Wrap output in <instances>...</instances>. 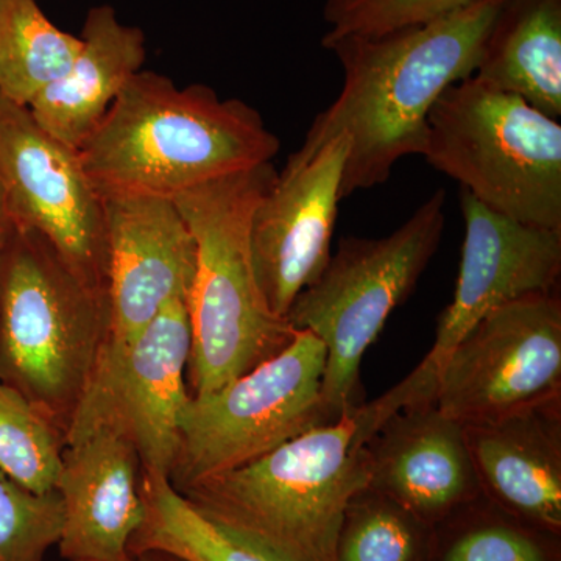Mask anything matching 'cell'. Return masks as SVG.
<instances>
[{
    "label": "cell",
    "instance_id": "15",
    "mask_svg": "<svg viewBox=\"0 0 561 561\" xmlns=\"http://www.w3.org/2000/svg\"><path fill=\"white\" fill-rule=\"evenodd\" d=\"M140 470L135 445L117 427L105 421L70 426L57 482L65 513L62 559H130L128 545L146 518Z\"/></svg>",
    "mask_w": 561,
    "mask_h": 561
},
{
    "label": "cell",
    "instance_id": "19",
    "mask_svg": "<svg viewBox=\"0 0 561 561\" xmlns=\"http://www.w3.org/2000/svg\"><path fill=\"white\" fill-rule=\"evenodd\" d=\"M474 76L561 116V0H505Z\"/></svg>",
    "mask_w": 561,
    "mask_h": 561
},
{
    "label": "cell",
    "instance_id": "1",
    "mask_svg": "<svg viewBox=\"0 0 561 561\" xmlns=\"http://www.w3.org/2000/svg\"><path fill=\"white\" fill-rule=\"evenodd\" d=\"M504 2L478 0L442 20L386 35L321 41L341 62L342 91L317 114L287 168L348 136L341 201L387 183L402 158L423 151L427 116L443 92L474 76Z\"/></svg>",
    "mask_w": 561,
    "mask_h": 561
},
{
    "label": "cell",
    "instance_id": "20",
    "mask_svg": "<svg viewBox=\"0 0 561 561\" xmlns=\"http://www.w3.org/2000/svg\"><path fill=\"white\" fill-rule=\"evenodd\" d=\"M140 494L146 518L128 545L130 556L158 551L184 561H284L260 542L206 518L165 476L140 470Z\"/></svg>",
    "mask_w": 561,
    "mask_h": 561
},
{
    "label": "cell",
    "instance_id": "14",
    "mask_svg": "<svg viewBox=\"0 0 561 561\" xmlns=\"http://www.w3.org/2000/svg\"><path fill=\"white\" fill-rule=\"evenodd\" d=\"M350 146L348 136H339L305 164L284 165L251 216L254 271L272 311L284 319L330 261Z\"/></svg>",
    "mask_w": 561,
    "mask_h": 561
},
{
    "label": "cell",
    "instance_id": "18",
    "mask_svg": "<svg viewBox=\"0 0 561 561\" xmlns=\"http://www.w3.org/2000/svg\"><path fill=\"white\" fill-rule=\"evenodd\" d=\"M80 38L68 72L28 105L39 127L73 150L87 142L147 57L144 32L124 24L111 5L88 11Z\"/></svg>",
    "mask_w": 561,
    "mask_h": 561
},
{
    "label": "cell",
    "instance_id": "8",
    "mask_svg": "<svg viewBox=\"0 0 561 561\" xmlns=\"http://www.w3.org/2000/svg\"><path fill=\"white\" fill-rule=\"evenodd\" d=\"M324 367V343L297 331L272 359L213 393L191 397L169 479L175 490L238 470L302 432L330 424L321 402Z\"/></svg>",
    "mask_w": 561,
    "mask_h": 561
},
{
    "label": "cell",
    "instance_id": "26",
    "mask_svg": "<svg viewBox=\"0 0 561 561\" xmlns=\"http://www.w3.org/2000/svg\"><path fill=\"white\" fill-rule=\"evenodd\" d=\"M478 0H327L323 39L379 36L442 20Z\"/></svg>",
    "mask_w": 561,
    "mask_h": 561
},
{
    "label": "cell",
    "instance_id": "3",
    "mask_svg": "<svg viewBox=\"0 0 561 561\" xmlns=\"http://www.w3.org/2000/svg\"><path fill=\"white\" fill-rule=\"evenodd\" d=\"M375 431L364 402L335 423L179 493L206 518L284 561H331L346 505L370 482L367 443Z\"/></svg>",
    "mask_w": 561,
    "mask_h": 561
},
{
    "label": "cell",
    "instance_id": "23",
    "mask_svg": "<svg viewBox=\"0 0 561 561\" xmlns=\"http://www.w3.org/2000/svg\"><path fill=\"white\" fill-rule=\"evenodd\" d=\"M432 530L367 486L346 505L331 561H431Z\"/></svg>",
    "mask_w": 561,
    "mask_h": 561
},
{
    "label": "cell",
    "instance_id": "25",
    "mask_svg": "<svg viewBox=\"0 0 561 561\" xmlns=\"http://www.w3.org/2000/svg\"><path fill=\"white\" fill-rule=\"evenodd\" d=\"M60 494H36L0 471V561H43L61 538Z\"/></svg>",
    "mask_w": 561,
    "mask_h": 561
},
{
    "label": "cell",
    "instance_id": "17",
    "mask_svg": "<svg viewBox=\"0 0 561 561\" xmlns=\"http://www.w3.org/2000/svg\"><path fill=\"white\" fill-rule=\"evenodd\" d=\"M463 427L482 496L561 535V398Z\"/></svg>",
    "mask_w": 561,
    "mask_h": 561
},
{
    "label": "cell",
    "instance_id": "16",
    "mask_svg": "<svg viewBox=\"0 0 561 561\" xmlns=\"http://www.w3.org/2000/svg\"><path fill=\"white\" fill-rule=\"evenodd\" d=\"M370 489L430 526L482 496L465 427L435 401L391 413L367 443Z\"/></svg>",
    "mask_w": 561,
    "mask_h": 561
},
{
    "label": "cell",
    "instance_id": "21",
    "mask_svg": "<svg viewBox=\"0 0 561 561\" xmlns=\"http://www.w3.org/2000/svg\"><path fill=\"white\" fill-rule=\"evenodd\" d=\"M80 36L62 32L36 0H0V95L28 105L68 72Z\"/></svg>",
    "mask_w": 561,
    "mask_h": 561
},
{
    "label": "cell",
    "instance_id": "12",
    "mask_svg": "<svg viewBox=\"0 0 561 561\" xmlns=\"http://www.w3.org/2000/svg\"><path fill=\"white\" fill-rule=\"evenodd\" d=\"M460 208L465 239L456 291L438 320L434 346L415 368L435 390L443 362L483 317L560 286L561 231L508 219L463 190Z\"/></svg>",
    "mask_w": 561,
    "mask_h": 561
},
{
    "label": "cell",
    "instance_id": "2",
    "mask_svg": "<svg viewBox=\"0 0 561 561\" xmlns=\"http://www.w3.org/2000/svg\"><path fill=\"white\" fill-rule=\"evenodd\" d=\"M280 140L249 103L206 84L179 88L139 70L80 147L102 195L173 198L209 181L273 162Z\"/></svg>",
    "mask_w": 561,
    "mask_h": 561
},
{
    "label": "cell",
    "instance_id": "13",
    "mask_svg": "<svg viewBox=\"0 0 561 561\" xmlns=\"http://www.w3.org/2000/svg\"><path fill=\"white\" fill-rule=\"evenodd\" d=\"M108 341L119 350L173 301H190L197 245L173 198L103 195Z\"/></svg>",
    "mask_w": 561,
    "mask_h": 561
},
{
    "label": "cell",
    "instance_id": "24",
    "mask_svg": "<svg viewBox=\"0 0 561 561\" xmlns=\"http://www.w3.org/2000/svg\"><path fill=\"white\" fill-rule=\"evenodd\" d=\"M65 437L13 387L0 382V471L36 494L57 491Z\"/></svg>",
    "mask_w": 561,
    "mask_h": 561
},
{
    "label": "cell",
    "instance_id": "6",
    "mask_svg": "<svg viewBox=\"0 0 561 561\" xmlns=\"http://www.w3.org/2000/svg\"><path fill=\"white\" fill-rule=\"evenodd\" d=\"M421 157L494 213L561 231V125L519 95L478 76L451 84Z\"/></svg>",
    "mask_w": 561,
    "mask_h": 561
},
{
    "label": "cell",
    "instance_id": "27",
    "mask_svg": "<svg viewBox=\"0 0 561 561\" xmlns=\"http://www.w3.org/2000/svg\"><path fill=\"white\" fill-rule=\"evenodd\" d=\"M14 232H16V224H14L13 216H11L5 187H3L2 180H0V256L9 247Z\"/></svg>",
    "mask_w": 561,
    "mask_h": 561
},
{
    "label": "cell",
    "instance_id": "10",
    "mask_svg": "<svg viewBox=\"0 0 561 561\" xmlns=\"http://www.w3.org/2000/svg\"><path fill=\"white\" fill-rule=\"evenodd\" d=\"M0 180L16 228L35 231L79 278L106 290L105 208L79 150L55 139L28 108L2 95Z\"/></svg>",
    "mask_w": 561,
    "mask_h": 561
},
{
    "label": "cell",
    "instance_id": "11",
    "mask_svg": "<svg viewBox=\"0 0 561 561\" xmlns=\"http://www.w3.org/2000/svg\"><path fill=\"white\" fill-rule=\"evenodd\" d=\"M191 351L187 301H173L135 341L102 351L70 426L105 421L130 438L144 472L171 479L181 413L191 400Z\"/></svg>",
    "mask_w": 561,
    "mask_h": 561
},
{
    "label": "cell",
    "instance_id": "9",
    "mask_svg": "<svg viewBox=\"0 0 561 561\" xmlns=\"http://www.w3.org/2000/svg\"><path fill=\"white\" fill-rule=\"evenodd\" d=\"M561 398V298L530 295L483 317L448 354L435 405L461 426Z\"/></svg>",
    "mask_w": 561,
    "mask_h": 561
},
{
    "label": "cell",
    "instance_id": "28",
    "mask_svg": "<svg viewBox=\"0 0 561 561\" xmlns=\"http://www.w3.org/2000/svg\"><path fill=\"white\" fill-rule=\"evenodd\" d=\"M128 561H184L179 559V557H173L171 553L158 552V551H147L133 553Z\"/></svg>",
    "mask_w": 561,
    "mask_h": 561
},
{
    "label": "cell",
    "instance_id": "5",
    "mask_svg": "<svg viewBox=\"0 0 561 561\" xmlns=\"http://www.w3.org/2000/svg\"><path fill=\"white\" fill-rule=\"evenodd\" d=\"M106 290L79 278L46 239L16 228L0 256V382L66 437L108 341Z\"/></svg>",
    "mask_w": 561,
    "mask_h": 561
},
{
    "label": "cell",
    "instance_id": "22",
    "mask_svg": "<svg viewBox=\"0 0 561 561\" xmlns=\"http://www.w3.org/2000/svg\"><path fill=\"white\" fill-rule=\"evenodd\" d=\"M431 561H561V535L479 496L435 524Z\"/></svg>",
    "mask_w": 561,
    "mask_h": 561
},
{
    "label": "cell",
    "instance_id": "7",
    "mask_svg": "<svg viewBox=\"0 0 561 561\" xmlns=\"http://www.w3.org/2000/svg\"><path fill=\"white\" fill-rule=\"evenodd\" d=\"M445 206L446 191L438 190L391 234L342 239L319 278L295 298L287 313L290 327L312 332L327 346L321 402L328 423L364 404V354L437 253Z\"/></svg>",
    "mask_w": 561,
    "mask_h": 561
},
{
    "label": "cell",
    "instance_id": "4",
    "mask_svg": "<svg viewBox=\"0 0 561 561\" xmlns=\"http://www.w3.org/2000/svg\"><path fill=\"white\" fill-rule=\"evenodd\" d=\"M276 176L275 165L267 162L173 197L197 245L187 301L192 398L219 390L294 341L297 331L272 311L251 256V216Z\"/></svg>",
    "mask_w": 561,
    "mask_h": 561
}]
</instances>
